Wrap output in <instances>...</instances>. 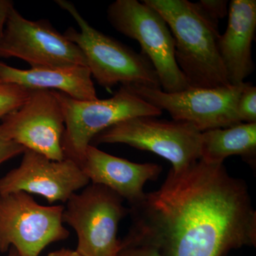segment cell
<instances>
[{
    "label": "cell",
    "instance_id": "6da1fadb",
    "mask_svg": "<svg viewBox=\"0 0 256 256\" xmlns=\"http://www.w3.org/2000/svg\"><path fill=\"white\" fill-rule=\"evenodd\" d=\"M126 238L150 244L162 256H224L256 244V212L248 186L224 163L201 160L170 170L158 190L131 206Z\"/></svg>",
    "mask_w": 256,
    "mask_h": 256
},
{
    "label": "cell",
    "instance_id": "5b68a950",
    "mask_svg": "<svg viewBox=\"0 0 256 256\" xmlns=\"http://www.w3.org/2000/svg\"><path fill=\"white\" fill-rule=\"evenodd\" d=\"M114 30L140 45L158 74L163 92L188 89V82L175 60L174 40L164 18L144 2L116 0L107 10Z\"/></svg>",
    "mask_w": 256,
    "mask_h": 256
},
{
    "label": "cell",
    "instance_id": "9c48e42d",
    "mask_svg": "<svg viewBox=\"0 0 256 256\" xmlns=\"http://www.w3.org/2000/svg\"><path fill=\"white\" fill-rule=\"evenodd\" d=\"M246 84L214 88H188L175 92L130 86L146 102L169 112L173 120L188 122L203 132L242 124L237 114V104Z\"/></svg>",
    "mask_w": 256,
    "mask_h": 256
},
{
    "label": "cell",
    "instance_id": "7402d4cb",
    "mask_svg": "<svg viewBox=\"0 0 256 256\" xmlns=\"http://www.w3.org/2000/svg\"><path fill=\"white\" fill-rule=\"evenodd\" d=\"M14 8V2L11 0H0V40L3 36L10 12Z\"/></svg>",
    "mask_w": 256,
    "mask_h": 256
},
{
    "label": "cell",
    "instance_id": "e0dca14e",
    "mask_svg": "<svg viewBox=\"0 0 256 256\" xmlns=\"http://www.w3.org/2000/svg\"><path fill=\"white\" fill-rule=\"evenodd\" d=\"M31 90L14 84L0 82V122L23 105Z\"/></svg>",
    "mask_w": 256,
    "mask_h": 256
},
{
    "label": "cell",
    "instance_id": "9a60e30c",
    "mask_svg": "<svg viewBox=\"0 0 256 256\" xmlns=\"http://www.w3.org/2000/svg\"><path fill=\"white\" fill-rule=\"evenodd\" d=\"M0 82L28 90H55L74 99H98L90 70L85 66L32 67L20 69L0 62Z\"/></svg>",
    "mask_w": 256,
    "mask_h": 256
},
{
    "label": "cell",
    "instance_id": "2e32d148",
    "mask_svg": "<svg viewBox=\"0 0 256 256\" xmlns=\"http://www.w3.org/2000/svg\"><path fill=\"white\" fill-rule=\"evenodd\" d=\"M256 153V122H242L202 132L200 159L210 164H222L232 156L254 160Z\"/></svg>",
    "mask_w": 256,
    "mask_h": 256
},
{
    "label": "cell",
    "instance_id": "8fae6325",
    "mask_svg": "<svg viewBox=\"0 0 256 256\" xmlns=\"http://www.w3.org/2000/svg\"><path fill=\"white\" fill-rule=\"evenodd\" d=\"M64 131L63 112L52 90H31L23 105L0 122V136L54 161L66 159Z\"/></svg>",
    "mask_w": 256,
    "mask_h": 256
},
{
    "label": "cell",
    "instance_id": "5bb4252c",
    "mask_svg": "<svg viewBox=\"0 0 256 256\" xmlns=\"http://www.w3.org/2000/svg\"><path fill=\"white\" fill-rule=\"evenodd\" d=\"M228 25L218 40V50L228 82L237 86L254 72L252 44L256 30V0H232Z\"/></svg>",
    "mask_w": 256,
    "mask_h": 256
},
{
    "label": "cell",
    "instance_id": "44dd1931",
    "mask_svg": "<svg viewBox=\"0 0 256 256\" xmlns=\"http://www.w3.org/2000/svg\"><path fill=\"white\" fill-rule=\"evenodd\" d=\"M25 148L14 141L10 140L0 136V165L5 162L23 154Z\"/></svg>",
    "mask_w": 256,
    "mask_h": 256
},
{
    "label": "cell",
    "instance_id": "4fadbf2b",
    "mask_svg": "<svg viewBox=\"0 0 256 256\" xmlns=\"http://www.w3.org/2000/svg\"><path fill=\"white\" fill-rule=\"evenodd\" d=\"M80 168L90 183L110 188L131 206L144 198V184L154 180L162 172L154 163L132 162L108 154L96 146H88Z\"/></svg>",
    "mask_w": 256,
    "mask_h": 256
},
{
    "label": "cell",
    "instance_id": "7a4b0ae2",
    "mask_svg": "<svg viewBox=\"0 0 256 256\" xmlns=\"http://www.w3.org/2000/svg\"><path fill=\"white\" fill-rule=\"evenodd\" d=\"M164 18L174 40L175 60L190 88L230 86L218 50V23L197 2L144 0Z\"/></svg>",
    "mask_w": 256,
    "mask_h": 256
},
{
    "label": "cell",
    "instance_id": "ffe728a7",
    "mask_svg": "<svg viewBox=\"0 0 256 256\" xmlns=\"http://www.w3.org/2000/svg\"><path fill=\"white\" fill-rule=\"evenodd\" d=\"M228 2L227 0H200L197 4L212 20L218 23L228 14Z\"/></svg>",
    "mask_w": 256,
    "mask_h": 256
},
{
    "label": "cell",
    "instance_id": "277c9868",
    "mask_svg": "<svg viewBox=\"0 0 256 256\" xmlns=\"http://www.w3.org/2000/svg\"><path fill=\"white\" fill-rule=\"evenodd\" d=\"M63 112L65 131L62 146L66 159L82 164L88 146L102 131L132 118L158 117L163 111L138 95L130 86H121L108 99L80 100L52 90Z\"/></svg>",
    "mask_w": 256,
    "mask_h": 256
},
{
    "label": "cell",
    "instance_id": "30bf717a",
    "mask_svg": "<svg viewBox=\"0 0 256 256\" xmlns=\"http://www.w3.org/2000/svg\"><path fill=\"white\" fill-rule=\"evenodd\" d=\"M0 58H20L32 68L87 66L80 48L48 20H28L14 8L10 12L0 40Z\"/></svg>",
    "mask_w": 256,
    "mask_h": 256
},
{
    "label": "cell",
    "instance_id": "3957f363",
    "mask_svg": "<svg viewBox=\"0 0 256 256\" xmlns=\"http://www.w3.org/2000/svg\"><path fill=\"white\" fill-rule=\"evenodd\" d=\"M55 2L78 25L79 31L69 28L64 36L82 50L92 78L99 85L106 88L119 84L161 88L156 70L146 56L92 28L70 2Z\"/></svg>",
    "mask_w": 256,
    "mask_h": 256
},
{
    "label": "cell",
    "instance_id": "ba28073f",
    "mask_svg": "<svg viewBox=\"0 0 256 256\" xmlns=\"http://www.w3.org/2000/svg\"><path fill=\"white\" fill-rule=\"evenodd\" d=\"M202 132L188 122L132 118L102 131L94 139L96 144H126L164 158L174 172L182 171L200 159Z\"/></svg>",
    "mask_w": 256,
    "mask_h": 256
},
{
    "label": "cell",
    "instance_id": "7c38bea8",
    "mask_svg": "<svg viewBox=\"0 0 256 256\" xmlns=\"http://www.w3.org/2000/svg\"><path fill=\"white\" fill-rule=\"evenodd\" d=\"M90 184L73 160L54 161L25 150L20 166L0 178V194L23 192L40 195L50 204L66 203Z\"/></svg>",
    "mask_w": 256,
    "mask_h": 256
},
{
    "label": "cell",
    "instance_id": "52a82bcc",
    "mask_svg": "<svg viewBox=\"0 0 256 256\" xmlns=\"http://www.w3.org/2000/svg\"><path fill=\"white\" fill-rule=\"evenodd\" d=\"M63 205L44 206L26 193L0 194V252L13 248L20 256H40L50 244L66 240Z\"/></svg>",
    "mask_w": 256,
    "mask_h": 256
},
{
    "label": "cell",
    "instance_id": "cb8c5ba5",
    "mask_svg": "<svg viewBox=\"0 0 256 256\" xmlns=\"http://www.w3.org/2000/svg\"><path fill=\"white\" fill-rule=\"evenodd\" d=\"M8 256H20L18 254V252H16L14 248H10V250H8Z\"/></svg>",
    "mask_w": 256,
    "mask_h": 256
},
{
    "label": "cell",
    "instance_id": "603a6c76",
    "mask_svg": "<svg viewBox=\"0 0 256 256\" xmlns=\"http://www.w3.org/2000/svg\"><path fill=\"white\" fill-rule=\"evenodd\" d=\"M47 256H82L76 250L72 249L62 248L50 252Z\"/></svg>",
    "mask_w": 256,
    "mask_h": 256
},
{
    "label": "cell",
    "instance_id": "d6986e66",
    "mask_svg": "<svg viewBox=\"0 0 256 256\" xmlns=\"http://www.w3.org/2000/svg\"><path fill=\"white\" fill-rule=\"evenodd\" d=\"M117 256H162L154 246L141 240L124 238Z\"/></svg>",
    "mask_w": 256,
    "mask_h": 256
},
{
    "label": "cell",
    "instance_id": "8992f818",
    "mask_svg": "<svg viewBox=\"0 0 256 256\" xmlns=\"http://www.w3.org/2000/svg\"><path fill=\"white\" fill-rule=\"evenodd\" d=\"M124 200L110 188L89 184L66 203L64 224L75 230L82 256H117L119 224L127 213Z\"/></svg>",
    "mask_w": 256,
    "mask_h": 256
},
{
    "label": "cell",
    "instance_id": "ac0fdd59",
    "mask_svg": "<svg viewBox=\"0 0 256 256\" xmlns=\"http://www.w3.org/2000/svg\"><path fill=\"white\" fill-rule=\"evenodd\" d=\"M237 114L240 122H256V87L246 82L237 104Z\"/></svg>",
    "mask_w": 256,
    "mask_h": 256
}]
</instances>
